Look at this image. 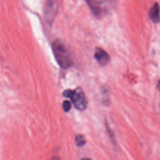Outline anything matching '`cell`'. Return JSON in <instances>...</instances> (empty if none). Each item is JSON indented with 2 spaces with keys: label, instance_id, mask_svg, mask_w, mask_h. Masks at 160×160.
<instances>
[{
  "label": "cell",
  "instance_id": "obj_10",
  "mask_svg": "<svg viewBox=\"0 0 160 160\" xmlns=\"http://www.w3.org/2000/svg\"><path fill=\"white\" fill-rule=\"evenodd\" d=\"M81 160H91V159L89 158H82Z\"/></svg>",
  "mask_w": 160,
  "mask_h": 160
},
{
  "label": "cell",
  "instance_id": "obj_4",
  "mask_svg": "<svg viewBox=\"0 0 160 160\" xmlns=\"http://www.w3.org/2000/svg\"><path fill=\"white\" fill-rule=\"evenodd\" d=\"M94 58L101 66H106L109 61V56L108 52L101 48H96Z\"/></svg>",
  "mask_w": 160,
  "mask_h": 160
},
{
  "label": "cell",
  "instance_id": "obj_2",
  "mask_svg": "<svg viewBox=\"0 0 160 160\" xmlns=\"http://www.w3.org/2000/svg\"><path fill=\"white\" fill-rule=\"evenodd\" d=\"M63 96L66 98H68L71 100L74 107L79 110L84 111L86 109L88 102L86 96L82 89L78 87L74 90L66 89L63 93Z\"/></svg>",
  "mask_w": 160,
  "mask_h": 160
},
{
  "label": "cell",
  "instance_id": "obj_5",
  "mask_svg": "<svg viewBox=\"0 0 160 160\" xmlns=\"http://www.w3.org/2000/svg\"><path fill=\"white\" fill-rule=\"evenodd\" d=\"M149 16L151 20L154 23H158L160 21L159 6L158 2H155L149 11Z\"/></svg>",
  "mask_w": 160,
  "mask_h": 160
},
{
  "label": "cell",
  "instance_id": "obj_3",
  "mask_svg": "<svg viewBox=\"0 0 160 160\" xmlns=\"http://www.w3.org/2000/svg\"><path fill=\"white\" fill-rule=\"evenodd\" d=\"M58 9V5L54 1H48L46 4V8L44 10L45 17L47 21H52L56 14Z\"/></svg>",
  "mask_w": 160,
  "mask_h": 160
},
{
  "label": "cell",
  "instance_id": "obj_6",
  "mask_svg": "<svg viewBox=\"0 0 160 160\" xmlns=\"http://www.w3.org/2000/svg\"><path fill=\"white\" fill-rule=\"evenodd\" d=\"M92 13L97 17L101 16L104 13V8L101 6V2L99 1H87Z\"/></svg>",
  "mask_w": 160,
  "mask_h": 160
},
{
  "label": "cell",
  "instance_id": "obj_7",
  "mask_svg": "<svg viewBox=\"0 0 160 160\" xmlns=\"http://www.w3.org/2000/svg\"><path fill=\"white\" fill-rule=\"evenodd\" d=\"M75 141H76V144L78 147H81L82 146H84L86 143V139L85 138L83 135L82 134H78L76 136L75 138Z\"/></svg>",
  "mask_w": 160,
  "mask_h": 160
},
{
  "label": "cell",
  "instance_id": "obj_8",
  "mask_svg": "<svg viewBox=\"0 0 160 160\" xmlns=\"http://www.w3.org/2000/svg\"><path fill=\"white\" fill-rule=\"evenodd\" d=\"M62 108L65 112H68L71 108V104L69 101H64L62 103Z\"/></svg>",
  "mask_w": 160,
  "mask_h": 160
},
{
  "label": "cell",
  "instance_id": "obj_9",
  "mask_svg": "<svg viewBox=\"0 0 160 160\" xmlns=\"http://www.w3.org/2000/svg\"><path fill=\"white\" fill-rule=\"evenodd\" d=\"M158 89H159V91H160V81H159V82H158Z\"/></svg>",
  "mask_w": 160,
  "mask_h": 160
},
{
  "label": "cell",
  "instance_id": "obj_1",
  "mask_svg": "<svg viewBox=\"0 0 160 160\" xmlns=\"http://www.w3.org/2000/svg\"><path fill=\"white\" fill-rule=\"evenodd\" d=\"M52 49L58 63L62 68L68 69L72 66L73 61L71 53L61 41H54L52 44Z\"/></svg>",
  "mask_w": 160,
  "mask_h": 160
}]
</instances>
